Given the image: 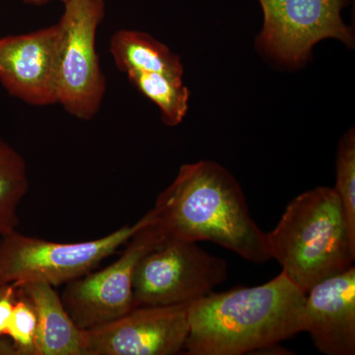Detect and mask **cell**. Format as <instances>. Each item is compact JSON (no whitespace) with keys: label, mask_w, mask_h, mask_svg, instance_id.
I'll return each mask as SVG.
<instances>
[{"label":"cell","mask_w":355,"mask_h":355,"mask_svg":"<svg viewBox=\"0 0 355 355\" xmlns=\"http://www.w3.org/2000/svg\"><path fill=\"white\" fill-rule=\"evenodd\" d=\"M17 295V286L13 284L0 286V355H15L12 343L4 340Z\"/></svg>","instance_id":"18"},{"label":"cell","mask_w":355,"mask_h":355,"mask_svg":"<svg viewBox=\"0 0 355 355\" xmlns=\"http://www.w3.org/2000/svg\"><path fill=\"white\" fill-rule=\"evenodd\" d=\"M62 31L51 27L0 39V83L9 95L31 106L58 104Z\"/></svg>","instance_id":"10"},{"label":"cell","mask_w":355,"mask_h":355,"mask_svg":"<svg viewBox=\"0 0 355 355\" xmlns=\"http://www.w3.org/2000/svg\"><path fill=\"white\" fill-rule=\"evenodd\" d=\"M31 300L37 319V355H83L84 330L65 309L62 296L43 282L18 286Z\"/></svg>","instance_id":"12"},{"label":"cell","mask_w":355,"mask_h":355,"mask_svg":"<svg viewBox=\"0 0 355 355\" xmlns=\"http://www.w3.org/2000/svg\"><path fill=\"white\" fill-rule=\"evenodd\" d=\"M110 53L116 67L127 73L156 72L183 80L184 67L179 55L150 35L132 30H120L110 41Z\"/></svg>","instance_id":"13"},{"label":"cell","mask_w":355,"mask_h":355,"mask_svg":"<svg viewBox=\"0 0 355 355\" xmlns=\"http://www.w3.org/2000/svg\"><path fill=\"white\" fill-rule=\"evenodd\" d=\"M23 1L26 4H29V6H42L49 3V2L55 1V0H23ZM58 1L62 2L64 4L69 0H58Z\"/></svg>","instance_id":"19"},{"label":"cell","mask_w":355,"mask_h":355,"mask_svg":"<svg viewBox=\"0 0 355 355\" xmlns=\"http://www.w3.org/2000/svg\"><path fill=\"white\" fill-rule=\"evenodd\" d=\"M166 239L155 216L132 236L118 260L99 272H88L67 284L62 294V302L77 326L90 330L135 308L133 277L137 266Z\"/></svg>","instance_id":"7"},{"label":"cell","mask_w":355,"mask_h":355,"mask_svg":"<svg viewBox=\"0 0 355 355\" xmlns=\"http://www.w3.org/2000/svg\"><path fill=\"white\" fill-rule=\"evenodd\" d=\"M189 305L139 306L84 330L83 355H175L190 333Z\"/></svg>","instance_id":"9"},{"label":"cell","mask_w":355,"mask_h":355,"mask_svg":"<svg viewBox=\"0 0 355 355\" xmlns=\"http://www.w3.org/2000/svg\"><path fill=\"white\" fill-rule=\"evenodd\" d=\"M306 293L286 273L265 284L212 291L189 305L188 355H243L275 349L304 331Z\"/></svg>","instance_id":"1"},{"label":"cell","mask_w":355,"mask_h":355,"mask_svg":"<svg viewBox=\"0 0 355 355\" xmlns=\"http://www.w3.org/2000/svg\"><path fill=\"white\" fill-rule=\"evenodd\" d=\"M154 218L155 214L150 209L137 223L85 242H51L17 230L0 236V286L43 282L55 287L69 284L95 270Z\"/></svg>","instance_id":"4"},{"label":"cell","mask_w":355,"mask_h":355,"mask_svg":"<svg viewBox=\"0 0 355 355\" xmlns=\"http://www.w3.org/2000/svg\"><path fill=\"white\" fill-rule=\"evenodd\" d=\"M130 83L142 95L157 105L161 119L168 127H176L183 121L189 109L190 92L183 80L156 72H127Z\"/></svg>","instance_id":"15"},{"label":"cell","mask_w":355,"mask_h":355,"mask_svg":"<svg viewBox=\"0 0 355 355\" xmlns=\"http://www.w3.org/2000/svg\"><path fill=\"white\" fill-rule=\"evenodd\" d=\"M37 330L38 319L34 306L17 286V295L6 331L15 355H37Z\"/></svg>","instance_id":"17"},{"label":"cell","mask_w":355,"mask_h":355,"mask_svg":"<svg viewBox=\"0 0 355 355\" xmlns=\"http://www.w3.org/2000/svg\"><path fill=\"white\" fill-rule=\"evenodd\" d=\"M227 261L196 242L167 238L140 260L133 277L139 306L191 304L227 279Z\"/></svg>","instance_id":"5"},{"label":"cell","mask_w":355,"mask_h":355,"mask_svg":"<svg viewBox=\"0 0 355 355\" xmlns=\"http://www.w3.org/2000/svg\"><path fill=\"white\" fill-rule=\"evenodd\" d=\"M266 234L270 258L305 293L354 266L355 236L334 188L317 187L294 198Z\"/></svg>","instance_id":"3"},{"label":"cell","mask_w":355,"mask_h":355,"mask_svg":"<svg viewBox=\"0 0 355 355\" xmlns=\"http://www.w3.org/2000/svg\"><path fill=\"white\" fill-rule=\"evenodd\" d=\"M105 14V0H69L58 21L64 31L58 67V104L79 120H92L106 93V77L96 51V35Z\"/></svg>","instance_id":"6"},{"label":"cell","mask_w":355,"mask_h":355,"mask_svg":"<svg viewBox=\"0 0 355 355\" xmlns=\"http://www.w3.org/2000/svg\"><path fill=\"white\" fill-rule=\"evenodd\" d=\"M263 25L259 46L286 64H297L313 46L334 38L352 46L354 35L345 24L342 10L347 0H259Z\"/></svg>","instance_id":"8"},{"label":"cell","mask_w":355,"mask_h":355,"mask_svg":"<svg viewBox=\"0 0 355 355\" xmlns=\"http://www.w3.org/2000/svg\"><path fill=\"white\" fill-rule=\"evenodd\" d=\"M153 209L167 238L214 243L254 263L272 259L241 186L214 161L182 166Z\"/></svg>","instance_id":"2"},{"label":"cell","mask_w":355,"mask_h":355,"mask_svg":"<svg viewBox=\"0 0 355 355\" xmlns=\"http://www.w3.org/2000/svg\"><path fill=\"white\" fill-rule=\"evenodd\" d=\"M304 331L322 354H355L354 266L306 293Z\"/></svg>","instance_id":"11"},{"label":"cell","mask_w":355,"mask_h":355,"mask_svg":"<svg viewBox=\"0 0 355 355\" xmlns=\"http://www.w3.org/2000/svg\"><path fill=\"white\" fill-rule=\"evenodd\" d=\"M28 190L25 159L0 135V236L17 230L18 209Z\"/></svg>","instance_id":"14"},{"label":"cell","mask_w":355,"mask_h":355,"mask_svg":"<svg viewBox=\"0 0 355 355\" xmlns=\"http://www.w3.org/2000/svg\"><path fill=\"white\" fill-rule=\"evenodd\" d=\"M335 191L347 216L352 234L355 236V132L350 128L338 144L336 153Z\"/></svg>","instance_id":"16"}]
</instances>
